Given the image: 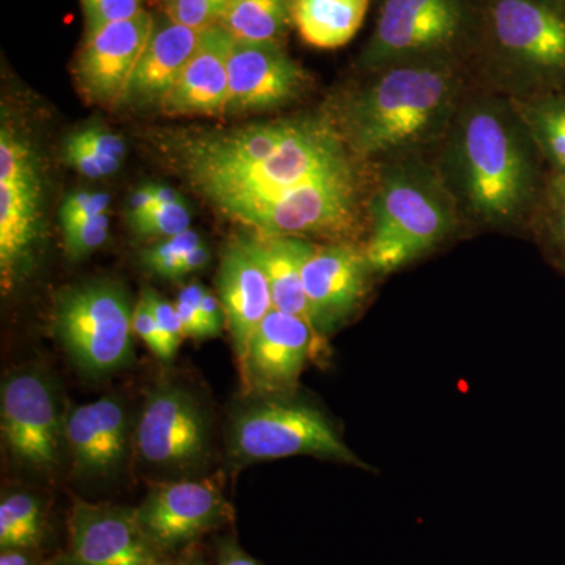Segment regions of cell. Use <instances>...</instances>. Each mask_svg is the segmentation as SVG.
I'll return each mask as SVG.
<instances>
[{
    "instance_id": "ba28073f",
    "label": "cell",
    "mask_w": 565,
    "mask_h": 565,
    "mask_svg": "<svg viewBox=\"0 0 565 565\" xmlns=\"http://www.w3.org/2000/svg\"><path fill=\"white\" fill-rule=\"evenodd\" d=\"M467 22L465 0H382L362 65L373 71L440 58Z\"/></svg>"
},
{
    "instance_id": "8d00e7d4",
    "label": "cell",
    "mask_w": 565,
    "mask_h": 565,
    "mask_svg": "<svg viewBox=\"0 0 565 565\" xmlns=\"http://www.w3.org/2000/svg\"><path fill=\"white\" fill-rule=\"evenodd\" d=\"M96 158L110 163L115 169H120L126 156V145L118 134L102 128V126H88L77 131Z\"/></svg>"
},
{
    "instance_id": "836d02e7",
    "label": "cell",
    "mask_w": 565,
    "mask_h": 565,
    "mask_svg": "<svg viewBox=\"0 0 565 565\" xmlns=\"http://www.w3.org/2000/svg\"><path fill=\"white\" fill-rule=\"evenodd\" d=\"M87 32L98 31L111 22L131 20L141 9V0H81Z\"/></svg>"
},
{
    "instance_id": "d590c367",
    "label": "cell",
    "mask_w": 565,
    "mask_h": 565,
    "mask_svg": "<svg viewBox=\"0 0 565 565\" xmlns=\"http://www.w3.org/2000/svg\"><path fill=\"white\" fill-rule=\"evenodd\" d=\"M63 156H65V162L73 167L76 172L92 178V180L110 177L118 170L110 163L104 162L103 159L96 158L77 132L71 134L68 139L65 140Z\"/></svg>"
},
{
    "instance_id": "8992f818",
    "label": "cell",
    "mask_w": 565,
    "mask_h": 565,
    "mask_svg": "<svg viewBox=\"0 0 565 565\" xmlns=\"http://www.w3.org/2000/svg\"><path fill=\"white\" fill-rule=\"evenodd\" d=\"M228 452L239 463L316 456L367 468L319 408L286 396H253L237 408L230 419Z\"/></svg>"
},
{
    "instance_id": "d4e9b609",
    "label": "cell",
    "mask_w": 565,
    "mask_h": 565,
    "mask_svg": "<svg viewBox=\"0 0 565 565\" xmlns=\"http://www.w3.org/2000/svg\"><path fill=\"white\" fill-rule=\"evenodd\" d=\"M50 535V511L39 494L14 490L0 500V550L41 552Z\"/></svg>"
},
{
    "instance_id": "4316f807",
    "label": "cell",
    "mask_w": 565,
    "mask_h": 565,
    "mask_svg": "<svg viewBox=\"0 0 565 565\" xmlns=\"http://www.w3.org/2000/svg\"><path fill=\"white\" fill-rule=\"evenodd\" d=\"M531 140L565 173V99L546 98L516 109Z\"/></svg>"
},
{
    "instance_id": "5b68a950",
    "label": "cell",
    "mask_w": 565,
    "mask_h": 565,
    "mask_svg": "<svg viewBox=\"0 0 565 565\" xmlns=\"http://www.w3.org/2000/svg\"><path fill=\"white\" fill-rule=\"evenodd\" d=\"M134 308L118 282H82L58 294L52 329L82 373L109 375L134 362Z\"/></svg>"
},
{
    "instance_id": "5bb4252c",
    "label": "cell",
    "mask_w": 565,
    "mask_h": 565,
    "mask_svg": "<svg viewBox=\"0 0 565 565\" xmlns=\"http://www.w3.org/2000/svg\"><path fill=\"white\" fill-rule=\"evenodd\" d=\"M319 345L321 334L310 322L273 308L239 362L245 392L255 397L291 393Z\"/></svg>"
},
{
    "instance_id": "f35d334b",
    "label": "cell",
    "mask_w": 565,
    "mask_h": 565,
    "mask_svg": "<svg viewBox=\"0 0 565 565\" xmlns=\"http://www.w3.org/2000/svg\"><path fill=\"white\" fill-rule=\"evenodd\" d=\"M548 202L553 241L565 255V173L553 178L548 189Z\"/></svg>"
},
{
    "instance_id": "d6986e66",
    "label": "cell",
    "mask_w": 565,
    "mask_h": 565,
    "mask_svg": "<svg viewBox=\"0 0 565 565\" xmlns=\"http://www.w3.org/2000/svg\"><path fill=\"white\" fill-rule=\"evenodd\" d=\"M234 36L223 25L200 32L191 61L162 99L167 115H221L228 103V65Z\"/></svg>"
},
{
    "instance_id": "52a82bcc",
    "label": "cell",
    "mask_w": 565,
    "mask_h": 565,
    "mask_svg": "<svg viewBox=\"0 0 565 565\" xmlns=\"http://www.w3.org/2000/svg\"><path fill=\"white\" fill-rule=\"evenodd\" d=\"M359 178L348 166L302 182L289 191L248 204L228 217L253 232L274 236H338L355 225Z\"/></svg>"
},
{
    "instance_id": "ee69618b",
    "label": "cell",
    "mask_w": 565,
    "mask_h": 565,
    "mask_svg": "<svg viewBox=\"0 0 565 565\" xmlns=\"http://www.w3.org/2000/svg\"><path fill=\"white\" fill-rule=\"evenodd\" d=\"M152 206H154V196H152L151 185H143L129 199V218L150 211Z\"/></svg>"
},
{
    "instance_id": "7bdbcfd3",
    "label": "cell",
    "mask_w": 565,
    "mask_h": 565,
    "mask_svg": "<svg viewBox=\"0 0 565 565\" xmlns=\"http://www.w3.org/2000/svg\"><path fill=\"white\" fill-rule=\"evenodd\" d=\"M0 565H46L43 553L36 550H0Z\"/></svg>"
},
{
    "instance_id": "ffe728a7",
    "label": "cell",
    "mask_w": 565,
    "mask_h": 565,
    "mask_svg": "<svg viewBox=\"0 0 565 565\" xmlns=\"http://www.w3.org/2000/svg\"><path fill=\"white\" fill-rule=\"evenodd\" d=\"M218 299L225 311L237 362L244 359L252 334L274 308L269 281L241 237L222 255L217 275Z\"/></svg>"
},
{
    "instance_id": "9a60e30c",
    "label": "cell",
    "mask_w": 565,
    "mask_h": 565,
    "mask_svg": "<svg viewBox=\"0 0 565 565\" xmlns=\"http://www.w3.org/2000/svg\"><path fill=\"white\" fill-rule=\"evenodd\" d=\"M156 22L147 10L131 20L111 22L87 32L84 46L74 62V79L88 103L117 107L125 103L129 82Z\"/></svg>"
},
{
    "instance_id": "d6a6232c",
    "label": "cell",
    "mask_w": 565,
    "mask_h": 565,
    "mask_svg": "<svg viewBox=\"0 0 565 565\" xmlns=\"http://www.w3.org/2000/svg\"><path fill=\"white\" fill-rule=\"evenodd\" d=\"M141 297L150 305L152 315H154L156 322H158L159 332L162 334L163 343L167 345V351L170 353V359H173L181 341L184 340V332L180 316H178L177 307L169 300L163 299L161 294L151 288H145L141 291Z\"/></svg>"
},
{
    "instance_id": "f6af8a7d",
    "label": "cell",
    "mask_w": 565,
    "mask_h": 565,
    "mask_svg": "<svg viewBox=\"0 0 565 565\" xmlns=\"http://www.w3.org/2000/svg\"><path fill=\"white\" fill-rule=\"evenodd\" d=\"M152 196H154V206L158 204H173L184 202L180 193L167 185H151Z\"/></svg>"
},
{
    "instance_id": "e575fe53",
    "label": "cell",
    "mask_w": 565,
    "mask_h": 565,
    "mask_svg": "<svg viewBox=\"0 0 565 565\" xmlns=\"http://www.w3.org/2000/svg\"><path fill=\"white\" fill-rule=\"evenodd\" d=\"M110 206V195L99 192H74L66 196L61 207L62 230L92 221L106 214Z\"/></svg>"
},
{
    "instance_id": "e0dca14e",
    "label": "cell",
    "mask_w": 565,
    "mask_h": 565,
    "mask_svg": "<svg viewBox=\"0 0 565 565\" xmlns=\"http://www.w3.org/2000/svg\"><path fill=\"white\" fill-rule=\"evenodd\" d=\"M373 273L364 250L351 244L315 245L303 263L305 294L319 334L332 332L352 313L367 291Z\"/></svg>"
},
{
    "instance_id": "60d3db41",
    "label": "cell",
    "mask_w": 565,
    "mask_h": 565,
    "mask_svg": "<svg viewBox=\"0 0 565 565\" xmlns=\"http://www.w3.org/2000/svg\"><path fill=\"white\" fill-rule=\"evenodd\" d=\"M174 307H177L178 316H180L182 332H184L185 338H193V340H204V338H207L206 327H204L199 305L178 294Z\"/></svg>"
},
{
    "instance_id": "7dc6e473",
    "label": "cell",
    "mask_w": 565,
    "mask_h": 565,
    "mask_svg": "<svg viewBox=\"0 0 565 565\" xmlns=\"http://www.w3.org/2000/svg\"><path fill=\"white\" fill-rule=\"evenodd\" d=\"M553 2L557 3V6L563 7L565 10V0H553Z\"/></svg>"
},
{
    "instance_id": "44dd1931",
    "label": "cell",
    "mask_w": 565,
    "mask_h": 565,
    "mask_svg": "<svg viewBox=\"0 0 565 565\" xmlns=\"http://www.w3.org/2000/svg\"><path fill=\"white\" fill-rule=\"evenodd\" d=\"M41 178L0 182V285L10 294L35 266L41 241Z\"/></svg>"
},
{
    "instance_id": "484cf974",
    "label": "cell",
    "mask_w": 565,
    "mask_h": 565,
    "mask_svg": "<svg viewBox=\"0 0 565 565\" xmlns=\"http://www.w3.org/2000/svg\"><path fill=\"white\" fill-rule=\"evenodd\" d=\"M294 0H232L221 25L234 40L280 43L292 22Z\"/></svg>"
},
{
    "instance_id": "f1b7e54d",
    "label": "cell",
    "mask_w": 565,
    "mask_h": 565,
    "mask_svg": "<svg viewBox=\"0 0 565 565\" xmlns=\"http://www.w3.org/2000/svg\"><path fill=\"white\" fill-rule=\"evenodd\" d=\"M202 244H204L202 236L193 230H188V232L174 234V236L166 237L161 243L151 245L143 252L141 262L145 267H148L151 273L158 274L159 277L177 280L178 266H180L182 256Z\"/></svg>"
},
{
    "instance_id": "7c38bea8",
    "label": "cell",
    "mask_w": 565,
    "mask_h": 565,
    "mask_svg": "<svg viewBox=\"0 0 565 565\" xmlns=\"http://www.w3.org/2000/svg\"><path fill=\"white\" fill-rule=\"evenodd\" d=\"M137 451L159 470L185 471L210 455L211 426L188 390L161 385L148 394L136 430Z\"/></svg>"
},
{
    "instance_id": "bcb514c9",
    "label": "cell",
    "mask_w": 565,
    "mask_h": 565,
    "mask_svg": "<svg viewBox=\"0 0 565 565\" xmlns=\"http://www.w3.org/2000/svg\"><path fill=\"white\" fill-rule=\"evenodd\" d=\"M174 565H210L207 564L206 557H204L202 550L192 546V548L185 550L181 555L174 559Z\"/></svg>"
},
{
    "instance_id": "b9f144b4",
    "label": "cell",
    "mask_w": 565,
    "mask_h": 565,
    "mask_svg": "<svg viewBox=\"0 0 565 565\" xmlns=\"http://www.w3.org/2000/svg\"><path fill=\"white\" fill-rule=\"evenodd\" d=\"M211 259V250L206 245L202 244L193 250L185 253L182 256L180 266H178V278L185 277V275L202 270Z\"/></svg>"
},
{
    "instance_id": "1f68e13d",
    "label": "cell",
    "mask_w": 565,
    "mask_h": 565,
    "mask_svg": "<svg viewBox=\"0 0 565 565\" xmlns=\"http://www.w3.org/2000/svg\"><path fill=\"white\" fill-rule=\"evenodd\" d=\"M109 215L103 214L92 221L63 230V245L71 262L87 258L109 239Z\"/></svg>"
},
{
    "instance_id": "4dcf8cb0",
    "label": "cell",
    "mask_w": 565,
    "mask_h": 565,
    "mask_svg": "<svg viewBox=\"0 0 565 565\" xmlns=\"http://www.w3.org/2000/svg\"><path fill=\"white\" fill-rule=\"evenodd\" d=\"M232 0H166L169 20L202 32L221 24Z\"/></svg>"
},
{
    "instance_id": "ab89813d",
    "label": "cell",
    "mask_w": 565,
    "mask_h": 565,
    "mask_svg": "<svg viewBox=\"0 0 565 565\" xmlns=\"http://www.w3.org/2000/svg\"><path fill=\"white\" fill-rule=\"evenodd\" d=\"M215 564L217 565H263L248 555L237 541L236 534H226L215 539Z\"/></svg>"
},
{
    "instance_id": "30bf717a",
    "label": "cell",
    "mask_w": 565,
    "mask_h": 565,
    "mask_svg": "<svg viewBox=\"0 0 565 565\" xmlns=\"http://www.w3.org/2000/svg\"><path fill=\"white\" fill-rule=\"evenodd\" d=\"M136 514L152 544L173 557L234 520L233 505L215 479L159 482Z\"/></svg>"
},
{
    "instance_id": "603a6c76",
    "label": "cell",
    "mask_w": 565,
    "mask_h": 565,
    "mask_svg": "<svg viewBox=\"0 0 565 565\" xmlns=\"http://www.w3.org/2000/svg\"><path fill=\"white\" fill-rule=\"evenodd\" d=\"M241 241L266 274L275 310L299 316L313 326L302 278L303 263L313 244L302 237L256 232L244 234Z\"/></svg>"
},
{
    "instance_id": "2e32d148",
    "label": "cell",
    "mask_w": 565,
    "mask_h": 565,
    "mask_svg": "<svg viewBox=\"0 0 565 565\" xmlns=\"http://www.w3.org/2000/svg\"><path fill=\"white\" fill-rule=\"evenodd\" d=\"M228 114L278 109L296 102L310 77L280 43L234 40L228 65Z\"/></svg>"
},
{
    "instance_id": "9c48e42d",
    "label": "cell",
    "mask_w": 565,
    "mask_h": 565,
    "mask_svg": "<svg viewBox=\"0 0 565 565\" xmlns=\"http://www.w3.org/2000/svg\"><path fill=\"white\" fill-rule=\"evenodd\" d=\"M65 418L50 379L21 371L3 381L0 392V430L3 445L18 463L51 471L62 462Z\"/></svg>"
},
{
    "instance_id": "277c9868",
    "label": "cell",
    "mask_w": 565,
    "mask_h": 565,
    "mask_svg": "<svg viewBox=\"0 0 565 565\" xmlns=\"http://www.w3.org/2000/svg\"><path fill=\"white\" fill-rule=\"evenodd\" d=\"M348 166H352L351 154L337 126L307 118L296 120L273 158L243 169L199 174L188 181L222 214L230 215Z\"/></svg>"
},
{
    "instance_id": "6da1fadb",
    "label": "cell",
    "mask_w": 565,
    "mask_h": 565,
    "mask_svg": "<svg viewBox=\"0 0 565 565\" xmlns=\"http://www.w3.org/2000/svg\"><path fill=\"white\" fill-rule=\"evenodd\" d=\"M446 152L451 193L465 210L490 225H508L533 193V161L525 125L497 99L467 104L451 121Z\"/></svg>"
},
{
    "instance_id": "7402d4cb",
    "label": "cell",
    "mask_w": 565,
    "mask_h": 565,
    "mask_svg": "<svg viewBox=\"0 0 565 565\" xmlns=\"http://www.w3.org/2000/svg\"><path fill=\"white\" fill-rule=\"evenodd\" d=\"M199 39V31L177 24L169 18L154 25L122 104L136 107L161 106L162 99L172 90L182 70L191 61Z\"/></svg>"
},
{
    "instance_id": "4fadbf2b",
    "label": "cell",
    "mask_w": 565,
    "mask_h": 565,
    "mask_svg": "<svg viewBox=\"0 0 565 565\" xmlns=\"http://www.w3.org/2000/svg\"><path fill=\"white\" fill-rule=\"evenodd\" d=\"M490 31L511 68L535 77L565 74V10L553 0H493Z\"/></svg>"
},
{
    "instance_id": "f546056e",
    "label": "cell",
    "mask_w": 565,
    "mask_h": 565,
    "mask_svg": "<svg viewBox=\"0 0 565 565\" xmlns=\"http://www.w3.org/2000/svg\"><path fill=\"white\" fill-rule=\"evenodd\" d=\"M134 232L148 237H170L191 230V211L184 202L158 204L150 211L129 218Z\"/></svg>"
},
{
    "instance_id": "74e56055",
    "label": "cell",
    "mask_w": 565,
    "mask_h": 565,
    "mask_svg": "<svg viewBox=\"0 0 565 565\" xmlns=\"http://www.w3.org/2000/svg\"><path fill=\"white\" fill-rule=\"evenodd\" d=\"M132 326L136 337H139L156 356L161 360H172L169 351H167L166 343H163L162 334L159 332L158 322H156L150 305L143 297H140L139 302L134 308Z\"/></svg>"
},
{
    "instance_id": "83f0119b",
    "label": "cell",
    "mask_w": 565,
    "mask_h": 565,
    "mask_svg": "<svg viewBox=\"0 0 565 565\" xmlns=\"http://www.w3.org/2000/svg\"><path fill=\"white\" fill-rule=\"evenodd\" d=\"M40 177L39 163L28 140L3 125L0 131V182H20Z\"/></svg>"
},
{
    "instance_id": "8fae6325",
    "label": "cell",
    "mask_w": 565,
    "mask_h": 565,
    "mask_svg": "<svg viewBox=\"0 0 565 565\" xmlns=\"http://www.w3.org/2000/svg\"><path fill=\"white\" fill-rule=\"evenodd\" d=\"M137 520L136 508L76 500L68 516V544L46 565H174Z\"/></svg>"
},
{
    "instance_id": "3957f363",
    "label": "cell",
    "mask_w": 565,
    "mask_h": 565,
    "mask_svg": "<svg viewBox=\"0 0 565 565\" xmlns=\"http://www.w3.org/2000/svg\"><path fill=\"white\" fill-rule=\"evenodd\" d=\"M455 222L452 193L433 172L411 163L386 167L371 203L364 247L371 270L401 269L440 244Z\"/></svg>"
},
{
    "instance_id": "7a4b0ae2",
    "label": "cell",
    "mask_w": 565,
    "mask_h": 565,
    "mask_svg": "<svg viewBox=\"0 0 565 565\" xmlns=\"http://www.w3.org/2000/svg\"><path fill=\"white\" fill-rule=\"evenodd\" d=\"M459 87L456 71L440 58L388 66L345 102L334 126L353 154H397L444 131Z\"/></svg>"
},
{
    "instance_id": "cb8c5ba5",
    "label": "cell",
    "mask_w": 565,
    "mask_h": 565,
    "mask_svg": "<svg viewBox=\"0 0 565 565\" xmlns=\"http://www.w3.org/2000/svg\"><path fill=\"white\" fill-rule=\"evenodd\" d=\"M370 0H294L292 22L319 50L345 46L363 25Z\"/></svg>"
},
{
    "instance_id": "ac0fdd59",
    "label": "cell",
    "mask_w": 565,
    "mask_h": 565,
    "mask_svg": "<svg viewBox=\"0 0 565 565\" xmlns=\"http://www.w3.org/2000/svg\"><path fill=\"white\" fill-rule=\"evenodd\" d=\"M128 440V414L117 397H99L66 414V451L74 470L84 478H106L115 473L125 462Z\"/></svg>"
}]
</instances>
